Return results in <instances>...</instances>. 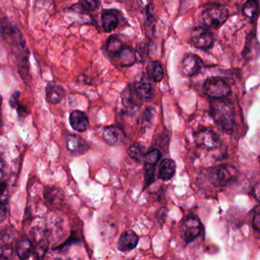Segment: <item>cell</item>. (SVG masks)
Wrapping results in <instances>:
<instances>
[{
  "label": "cell",
  "mask_w": 260,
  "mask_h": 260,
  "mask_svg": "<svg viewBox=\"0 0 260 260\" xmlns=\"http://www.w3.org/2000/svg\"><path fill=\"white\" fill-rule=\"evenodd\" d=\"M148 152L146 147L139 143H133L128 149V154L129 157L138 163L144 162Z\"/></svg>",
  "instance_id": "d6986e66"
},
{
  "label": "cell",
  "mask_w": 260,
  "mask_h": 260,
  "mask_svg": "<svg viewBox=\"0 0 260 260\" xmlns=\"http://www.w3.org/2000/svg\"><path fill=\"white\" fill-rule=\"evenodd\" d=\"M67 146L69 151L74 155L80 156L89 150V145L80 136L70 134L67 138Z\"/></svg>",
  "instance_id": "9c48e42d"
},
{
  "label": "cell",
  "mask_w": 260,
  "mask_h": 260,
  "mask_svg": "<svg viewBox=\"0 0 260 260\" xmlns=\"http://www.w3.org/2000/svg\"><path fill=\"white\" fill-rule=\"evenodd\" d=\"M160 157H161V153L159 150H152L147 154L146 157L144 160V163L157 165V163L160 160Z\"/></svg>",
  "instance_id": "d4e9b609"
},
{
  "label": "cell",
  "mask_w": 260,
  "mask_h": 260,
  "mask_svg": "<svg viewBox=\"0 0 260 260\" xmlns=\"http://www.w3.org/2000/svg\"><path fill=\"white\" fill-rule=\"evenodd\" d=\"M46 200L50 204H58L63 199V194L60 189L55 187H46L44 192Z\"/></svg>",
  "instance_id": "44dd1931"
},
{
  "label": "cell",
  "mask_w": 260,
  "mask_h": 260,
  "mask_svg": "<svg viewBox=\"0 0 260 260\" xmlns=\"http://www.w3.org/2000/svg\"><path fill=\"white\" fill-rule=\"evenodd\" d=\"M6 215V208L4 201L3 200H0V222L4 220Z\"/></svg>",
  "instance_id": "f546056e"
},
{
  "label": "cell",
  "mask_w": 260,
  "mask_h": 260,
  "mask_svg": "<svg viewBox=\"0 0 260 260\" xmlns=\"http://www.w3.org/2000/svg\"><path fill=\"white\" fill-rule=\"evenodd\" d=\"M155 167L156 165L145 163V180L146 186H149L154 182Z\"/></svg>",
  "instance_id": "cb8c5ba5"
},
{
  "label": "cell",
  "mask_w": 260,
  "mask_h": 260,
  "mask_svg": "<svg viewBox=\"0 0 260 260\" xmlns=\"http://www.w3.org/2000/svg\"><path fill=\"white\" fill-rule=\"evenodd\" d=\"M253 227L256 232H260V209L255 211L253 220Z\"/></svg>",
  "instance_id": "83f0119b"
},
{
  "label": "cell",
  "mask_w": 260,
  "mask_h": 260,
  "mask_svg": "<svg viewBox=\"0 0 260 260\" xmlns=\"http://www.w3.org/2000/svg\"><path fill=\"white\" fill-rule=\"evenodd\" d=\"M70 123L72 128L78 132H84L89 126L88 116L79 110H75L70 114Z\"/></svg>",
  "instance_id": "30bf717a"
},
{
  "label": "cell",
  "mask_w": 260,
  "mask_h": 260,
  "mask_svg": "<svg viewBox=\"0 0 260 260\" xmlns=\"http://www.w3.org/2000/svg\"><path fill=\"white\" fill-rule=\"evenodd\" d=\"M7 189V184L5 180V163L0 159V198L4 195Z\"/></svg>",
  "instance_id": "484cf974"
},
{
  "label": "cell",
  "mask_w": 260,
  "mask_h": 260,
  "mask_svg": "<svg viewBox=\"0 0 260 260\" xmlns=\"http://www.w3.org/2000/svg\"><path fill=\"white\" fill-rule=\"evenodd\" d=\"M139 241V236L133 230H127L120 237L117 247L121 252L130 251L136 248Z\"/></svg>",
  "instance_id": "8fae6325"
},
{
  "label": "cell",
  "mask_w": 260,
  "mask_h": 260,
  "mask_svg": "<svg viewBox=\"0 0 260 260\" xmlns=\"http://www.w3.org/2000/svg\"><path fill=\"white\" fill-rule=\"evenodd\" d=\"M135 91L139 99L142 100H150L154 95L152 85L145 78L140 79L135 84Z\"/></svg>",
  "instance_id": "4fadbf2b"
},
{
  "label": "cell",
  "mask_w": 260,
  "mask_h": 260,
  "mask_svg": "<svg viewBox=\"0 0 260 260\" xmlns=\"http://www.w3.org/2000/svg\"><path fill=\"white\" fill-rule=\"evenodd\" d=\"M203 230V224L200 218L196 215H189L182 223L180 236L186 244L195 241Z\"/></svg>",
  "instance_id": "5b68a950"
},
{
  "label": "cell",
  "mask_w": 260,
  "mask_h": 260,
  "mask_svg": "<svg viewBox=\"0 0 260 260\" xmlns=\"http://www.w3.org/2000/svg\"><path fill=\"white\" fill-rule=\"evenodd\" d=\"M204 68V63L197 55L189 54L185 56L182 63V70L186 76H192L200 73Z\"/></svg>",
  "instance_id": "ba28073f"
},
{
  "label": "cell",
  "mask_w": 260,
  "mask_h": 260,
  "mask_svg": "<svg viewBox=\"0 0 260 260\" xmlns=\"http://www.w3.org/2000/svg\"><path fill=\"white\" fill-rule=\"evenodd\" d=\"M33 251V246L30 240L24 238L18 243L17 247V255L19 259H27Z\"/></svg>",
  "instance_id": "7402d4cb"
},
{
  "label": "cell",
  "mask_w": 260,
  "mask_h": 260,
  "mask_svg": "<svg viewBox=\"0 0 260 260\" xmlns=\"http://www.w3.org/2000/svg\"><path fill=\"white\" fill-rule=\"evenodd\" d=\"M211 115L224 131H231L235 125V108L229 99H215L211 104Z\"/></svg>",
  "instance_id": "6da1fadb"
},
{
  "label": "cell",
  "mask_w": 260,
  "mask_h": 260,
  "mask_svg": "<svg viewBox=\"0 0 260 260\" xmlns=\"http://www.w3.org/2000/svg\"><path fill=\"white\" fill-rule=\"evenodd\" d=\"M102 26L106 32H111L117 28L119 24V18L117 14L112 11H104L102 15Z\"/></svg>",
  "instance_id": "2e32d148"
},
{
  "label": "cell",
  "mask_w": 260,
  "mask_h": 260,
  "mask_svg": "<svg viewBox=\"0 0 260 260\" xmlns=\"http://www.w3.org/2000/svg\"><path fill=\"white\" fill-rule=\"evenodd\" d=\"M190 40L192 45L197 48H210L213 44V35L204 27H196L192 29L190 34Z\"/></svg>",
  "instance_id": "52a82bcc"
},
{
  "label": "cell",
  "mask_w": 260,
  "mask_h": 260,
  "mask_svg": "<svg viewBox=\"0 0 260 260\" xmlns=\"http://www.w3.org/2000/svg\"><path fill=\"white\" fill-rule=\"evenodd\" d=\"M229 12L224 6H212L203 11L200 20L206 27H215L225 22Z\"/></svg>",
  "instance_id": "3957f363"
},
{
  "label": "cell",
  "mask_w": 260,
  "mask_h": 260,
  "mask_svg": "<svg viewBox=\"0 0 260 260\" xmlns=\"http://www.w3.org/2000/svg\"><path fill=\"white\" fill-rule=\"evenodd\" d=\"M12 247L10 246L0 244V259H11L12 256Z\"/></svg>",
  "instance_id": "4316f807"
},
{
  "label": "cell",
  "mask_w": 260,
  "mask_h": 260,
  "mask_svg": "<svg viewBox=\"0 0 260 260\" xmlns=\"http://www.w3.org/2000/svg\"><path fill=\"white\" fill-rule=\"evenodd\" d=\"M103 137L110 145H120L124 139V133L121 128L116 126H108L105 128Z\"/></svg>",
  "instance_id": "7c38bea8"
},
{
  "label": "cell",
  "mask_w": 260,
  "mask_h": 260,
  "mask_svg": "<svg viewBox=\"0 0 260 260\" xmlns=\"http://www.w3.org/2000/svg\"><path fill=\"white\" fill-rule=\"evenodd\" d=\"M66 91L63 87L59 85H48L46 91L47 100L51 104H57L65 96Z\"/></svg>",
  "instance_id": "e0dca14e"
},
{
  "label": "cell",
  "mask_w": 260,
  "mask_h": 260,
  "mask_svg": "<svg viewBox=\"0 0 260 260\" xmlns=\"http://www.w3.org/2000/svg\"><path fill=\"white\" fill-rule=\"evenodd\" d=\"M238 170L230 164H222L209 169L208 178L212 186L217 188H224L236 181Z\"/></svg>",
  "instance_id": "7a4b0ae2"
},
{
  "label": "cell",
  "mask_w": 260,
  "mask_h": 260,
  "mask_svg": "<svg viewBox=\"0 0 260 260\" xmlns=\"http://www.w3.org/2000/svg\"><path fill=\"white\" fill-rule=\"evenodd\" d=\"M148 77L154 82H160L164 78V70L161 64L158 61L148 63L146 67Z\"/></svg>",
  "instance_id": "ac0fdd59"
},
{
  "label": "cell",
  "mask_w": 260,
  "mask_h": 260,
  "mask_svg": "<svg viewBox=\"0 0 260 260\" xmlns=\"http://www.w3.org/2000/svg\"><path fill=\"white\" fill-rule=\"evenodd\" d=\"M253 195L257 201H260V183L255 186L253 189Z\"/></svg>",
  "instance_id": "4dcf8cb0"
},
{
  "label": "cell",
  "mask_w": 260,
  "mask_h": 260,
  "mask_svg": "<svg viewBox=\"0 0 260 260\" xmlns=\"http://www.w3.org/2000/svg\"><path fill=\"white\" fill-rule=\"evenodd\" d=\"M194 140L198 146L205 149H217L221 146V141L218 134L210 129L200 130L194 134Z\"/></svg>",
  "instance_id": "8992f818"
},
{
  "label": "cell",
  "mask_w": 260,
  "mask_h": 260,
  "mask_svg": "<svg viewBox=\"0 0 260 260\" xmlns=\"http://www.w3.org/2000/svg\"><path fill=\"white\" fill-rule=\"evenodd\" d=\"M176 172V163L171 159H165L159 166L158 178L164 181H169Z\"/></svg>",
  "instance_id": "5bb4252c"
},
{
  "label": "cell",
  "mask_w": 260,
  "mask_h": 260,
  "mask_svg": "<svg viewBox=\"0 0 260 260\" xmlns=\"http://www.w3.org/2000/svg\"><path fill=\"white\" fill-rule=\"evenodd\" d=\"M258 9H259V6L256 0H248L243 7V12L246 16L253 19L257 15Z\"/></svg>",
  "instance_id": "603a6c76"
},
{
  "label": "cell",
  "mask_w": 260,
  "mask_h": 260,
  "mask_svg": "<svg viewBox=\"0 0 260 260\" xmlns=\"http://www.w3.org/2000/svg\"><path fill=\"white\" fill-rule=\"evenodd\" d=\"M123 47H124V45H123V42L117 37H110L109 39L107 41V52L111 57L115 58Z\"/></svg>",
  "instance_id": "ffe728a7"
},
{
  "label": "cell",
  "mask_w": 260,
  "mask_h": 260,
  "mask_svg": "<svg viewBox=\"0 0 260 260\" xmlns=\"http://www.w3.org/2000/svg\"><path fill=\"white\" fill-rule=\"evenodd\" d=\"M115 59L122 67H130L136 62V53L132 47L124 46Z\"/></svg>",
  "instance_id": "9a60e30c"
},
{
  "label": "cell",
  "mask_w": 260,
  "mask_h": 260,
  "mask_svg": "<svg viewBox=\"0 0 260 260\" xmlns=\"http://www.w3.org/2000/svg\"><path fill=\"white\" fill-rule=\"evenodd\" d=\"M203 91L212 99H221L230 94L229 84L221 77H210L203 85Z\"/></svg>",
  "instance_id": "277c9868"
},
{
  "label": "cell",
  "mask_w": 260,
  "mask_h": 260,
  "mask_svg": "<svg viewBox=\"0 0 260 260\" xmlns=\"http://www.w3.org/2000/svg\"><path fill=\"white\" fill-rule=\"evenodd\" d=\"M84 2L88 8L92 9H97L100 5L99 0H84Z\"/></svg>",
  "instance_id": "f1b7e54d"
}]
</instances>
